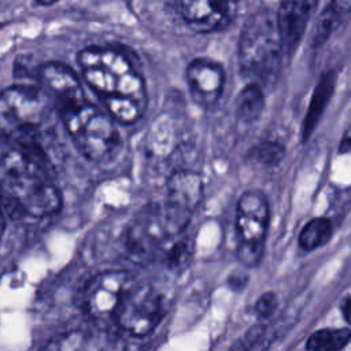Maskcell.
Returning <instances> with one entry per match:
<instances>
[{
	"label": "cell",
	"mask_w": 351,
	"mask_h": 351,
	"mask_svg": "<svg viewBox=\"0 0 351 351\" xmlns=\"http://www.w3.org/2000/svg\"><path fill=\"white\" fill-rule=\"evenodd\" d=\"M184 21L199 33H208L226 26L233 15L236 4L232 1L185 0L177 3Z\"/></svg>",
	"instance_id": "obj_13"
},
{
	"label": "cell",
	"mask_w": 351,
	"mask_h": 351,
	"mask_svg": "<svg viewBox=\"0 0 351 351\" xmlns=\"http://www.w3.org/2000/svg\"><path fill=\"white\" fill-rule=\"evenodd\" d=\"M41 89L51 99L56 112L85 100L82 86L77 75L62 63H47L38 70Z\"/></svg>",
	"instance_id": "obj_11"
},
{
	"label": "cell",
	"mask_w": 351,
	"mask_h": 351,
	"mask_svg": "<svg viewBox=\"0 0 351 351\" xmlns=\"http://www.w3.org/2000/svg\"><path fill=\"white\" fill-rule=\"evenodd\" d=\"M78 63L85 81L115 119L133 123L144 114L148 100L145 82L123 55L90 47L80 52Z\"/></svg>",
	"instance_id": "obj_1"
},
{
	"label": "cell",
	"mask_w": 351,
	"mask_h": 351,
	"mask_svg": "<svg viewBox=\"0 0 351 351\" xmlns=\"http://www.w3.org/2000/svg\"><path fill=\"white\" fill-rule=\"evenodd\" d=\"M0 197L36 218L60 207V195L47 165L7 143L0 148Z\"/></svg>",
	"instance_id": "obj_3"
},
{
	"label": "cell",
	"mask_w": 351,
	"mask_h": 351,
	"mask_svg": "<svg viewBox=\"0 0 351 351\" xmlns=\"http://www.w3.org/2000/svg\"><path fill=\"white\" fill-rule=\"evenodd\" d=\"M351 340V330L348 328L340 329H321L314 332L307 343L308 351H340Z\"/></svg>",
	"instance_id": "obj_19"
},
{
	"label": "cell",
	"mask_w": 351,
	"mask_h": 351,
	"mask_svg": "<svg viewBox=\"0 0 351 351\" xmlns=\"http://www.w3.org/2000/svg\"><path fill=\"white\" fill-rule=\"evenodd\" d=\"M55 111L41 88L4 89L0 92V137L47 165L45 148L55 132Z\"/></svg>",
	"instance_id": "obj_2"
},
{
	"label": "cell",
	"mask_w": 351,
	"mask_h": 351,
	"mask_svg": "<svg viewBox=\"0 0 351 351\" xmlns=\"http://www.w3.org/2000/svg\"><path fill=\"white\" fill-rule=\"evenodd\" d=\"M285 155V147L274 140H265L254 145L250 152L248 158L262 166V167H273L277 166Z\"/></svg>",
	"instance_id": "obj_21"
},
{
	"label": "cell",
	"mask_w": 351,
	"mask_h": 351,
	"mask_svg": "<svg viewBox=\"0 0 351 351\" xmlns=\"http://www.w3.org/2000/svg\"><path fill=\"white\" fill-rule=\"evenodd\" d=\"M77 148L92 162L103 163L119 147V134L112 121L86 100L59 112Z\"/></svg>",
	"instance_id": "obj_6"
},
{
	"label": "cell",
	"mask_w": 351,
	"mask_h": 351,
	"mask_svg": "<svg viewBox=\"0 0 351 351\" xmlns=\"http://www.w3.org/2000/svg\"><path fill=\"white\" fill-rule=\"evenodd\" d=\"M332 236V223L326 218H313L308 221L300 234L299 244L303 250L311 251L324 245Z\"/></svg>",
	"instance_id": "obj_20"
},
{
	"label": "cell",
	"mask_w": 351,
	"mask_h": 351,
	"mask_svg": "<svg viewBox=\"0 0 351 351\" xmlns=\"http://www.w3.org/2000/svg\"><path fill=\"white\" fill-rule=\"evenodd\" d=\"M40 351H125V343L108 332L70 330L51 339Z\"/></svg>",
	"instance_id": "obj_15"
},
{
	"label": "cell",
	"mask_w": 351,
	"mask_h": 351,
	"mask_svg": "<svg viewBox=\"0 0 351 351\" xmlns=\"http://www.w3.org/2000/svg\"><path fill=\"white\" fill-rule=\"evenodd\" d=\"M263 326L261 325H256L254 328H251L241 339H239L230 348L229 351H250L254 344L262 337L263 335Z\"/></svg>",
	"instance_id": "obj_22"
},
{
	"label": "cell",
	"mask_w": 351,
	"mask_h": 351,
	"mask_svg": "<svg viewBox=\"0 0 351 351\" xmlns=\"http://www.w3.org/2000/svg\"><path fill=\"white\" fill-rule=\"evenodd\" d=\"M3 229H4V221H3V215H1V213H0V236H1V233H3Z\"/></svg>",
	"instance_id": "obj_26"
},
{
	"label": "cell",
	"mask_w": 351,
	"mask_h": 351,
	"mask_svg": "<svg viewBox=\"0 0 351 351\" xmlns=\"http://www.w3.org/2000/svg\"><path fill=\"white\" fill-rule=\"evenodd\" d=\"M341 311H343V315H344L346 321L348 324H351V296L344 299V302L341 304Z\"/></svg>",
	"instance_id": "obj_25"
},
{
	"label": "cell",
	"mask_w": 351,
	"mask_h": 351,
	"mask_svg": "<svg viewBox=\"0 0 351 351\" xmlns=\"http://www.w3.org/2000/svg\"><path fill=\"white\" fill-rule=\"evenodd\" d=\"M186 81L192 99L202 107H211L222 95L225 73L217 62L200 58L189 63Z\"/></svg>",
	"instance_id": "obj_12"
},
{
	"label": "cell",
	"mask_w": 351,
	"mask_h": 351,
	"mask_svg": "<svg viewBox=\"0 0 351 351\" xmlns=\"http://www.w3.org/2000/svg\"><path fill=\"white\" fill-rule=\"evenodd\" d=\"M335 82H336V74L333 71H326L321 75L315 90L313 93L308 111L306 114L304 122H303V140L308 138L313 133L314 128L317 126L324 110L326 108L333 90H335Z\"/></svg>",
	"instance_id": "obj_16"
},
{
	"label": "cell",
	"mask_w": 351,
	"mask_h": 351,
	"mask_svg": "<svg viewBox=\"0 0 351 351\" xmlns=\"http://www.w3.org/2000/svg\"><path fill=\"white\" fill-rule=\"evenodd\" d=\"M269 226V204L258 191L244 192L236 208V228L239 236L237 255L247 266L259 263Z\"/></svg>",
	"instance_id": "obj_7"
},
{
	"label": "cell",
	"mask_w": 351,
	"mask_h": 351,
	"mask_svg": "<svg viewBox=\"0 0 351 351\" xmlns=\"http://www.w3.org/2000/svg\"><path fill=\"white\" fill-rule=\"evenodd\" d=\"M277 307V296L274 292H265L259 296L255 304V311L259 317L267 318L270 317Z\"/></svg>",
	"instance_id": "obj_23"
},
{
	"label": "cell",
	"mask_w": 351,
	"mask_h": 351,
	"mask_svg": "<svg viewBox=\"0 0 351 351\" xmlns=\"http://www.w3.org/2000/svg\"><path fill=\"white\" fill-rule=\"evenodd\" d=\"M265 107L263 89L256 84H248L236 101V117L243 123L255 122Z\"/></svg>",
	"instance_id": "obj_18"
},
{
	"label": "cell",
	"mask_w": 351,
	"mask_h": 351,
	"mask_svg": "<svg viewBox=\"0 0 351 351\" xmlns=\"http://www.w3.org/2000/svg\"><path fill=\"white\" fill-rule=\"evenodd\" d=\"M340 152L346 154V152H351V128L346 132L343 140L340 141Z\"/></svg>",
	"instance_id": "obj_24"
},
{
	"label": "cell",
	"mask_w": 351,
	"mask_h": 351,
	"mask_svg": "<svg viewBox=\"0 0 351 351\" xmlns=\"http://www.w3.org/2000/svg\"><path fill=\"white\" fill-rule=\"evenodd\" d=\"M315 7L317 1L308 0L284 1L280 4L276 12V19L284 55L292 56V53L298 49L299 43L304 34L306 25Z\"/></svg>",
	"instance_id": "obj_14"
},
{
	"label": "cell",
	"mask_w": 351,
	"mask_h": 351,
	"mask_svg": "<svg viewBox=\"0 0 351 351\" xmlns=\"http://www.w3.org/2000/svg\"><path fill=\"white\" fill-rule=\"evenodd\" d=\"M284 58L276 14L259 10L244 23L239 38V66L250 84H274Z\"/></svg>",
	"instance_id": "obj_4"
},
{
	"label": "cell",
	"mask_w": 351,
	"mask_h": 351,
	"mask_svg": "<svg viewBox=\"0 0 351 351\" xmlns=\"http://www.w3.org/2000/svg\"><path fill=\"white\" fill-rule=\"evenodd\" d=\"M163 315L162 298L151 285L133 282L123 295L114 321L126 333L133 336L149 335Z\"/></svg>",
	"instance_id": "obj_8"
},
{
	"label": "cell",
	"mask_w": 351,
	"mask_h": 351,
	"mask_svg": "<svg viewBox=\"0 0 351 351\" xmlns=\"http://www.w3.org/2000/svg\"><path fill=\"white\" fill-rule=\"evenodd\" d=\"M126 248L140 263L158 259L181 266L189 255V241L184 233H177L166 221L160 203L145 206L126 230Z\"/></svg>",
	"instance_id": "obj_5"
},
{
	"label": "cell",
	"mask_w": 351,
	"mask_h": 351,
	"mask_svg": "<svg viewBox=\"0 0 351 351\" xmlns=\"http://www.w3.org/2000/svg\"><path fill=\"white\" fill-rule=\"evenodd\" d=\"M203 196V182L191 170L176 171L167 182L166 197L160 203L163 215L177 233H184Z\"/></svg>",
	"instance_id": "obj_9"
},
{
	"label": "cell",
	"mask_w": 351,
	"mask_h": 351,
	"mask_svg": "<svg viewBox=\"0 0 351 351\" xmlns=\"http://www.w3.org/2000/svg\"><path fill=\"white\" fill-rule=\"evenodd\" d=\"M348 12H351V0H339L329 3L319 14L311 30V47H321Z\"/></svg>",
	"instance_id": "obj_17"
},
{
	"label": "cell",
	"mask_w": 351,
	"mask_h": 351,
	"mask_svg": "<svg viewBox=\"0 0 351 351\" xmlns=\"http://www.w3.org/2000/svg\"><path fill=\"white\" fill-rule=\"evenodd\" d=\"M128 271L111 270L92 277L82 291V307L96 319L114 318V314L133 284Z\"/></svg>",
	"instance_id": "obj_10"
}]
</instances>
